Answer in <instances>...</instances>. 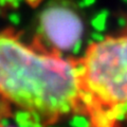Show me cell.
<instances>
[{
	"label": "cell",
	"instance_id": "1",
	"mask_svg": "<svg viewBox=\"0 0 127 127\" xmlns=\"http://www.w3.org/2000/svg\"><path fill=\"white\" fill-rule=\"evenodd\" d=\"M77 57L0 30V122L14 118L30 127H52L76 116Z\"/></svg>",
	"mask_w": 127,
	"mask_h": 127
},
{
	"label": "cell",
	"instance_id": "2",
	"mask_svg": "<svg viewBox=\"0 0 127 127\" xmlns=\"http://www.w3.org/2000/svg\"><path fill=\"white\" fill-rule=\"evenodd\" d=\"M76 116L87 127H123L127 123V34L107 35L77 57Z\"/></svg>",
	"mask_w": 127,
	"mask_h": 127
},
{
	"label": "cell",
	"instance_id": "3",
	"mask_svg": "<svg viewBox=\"0 0 127 127\" xmlns=\"http://www.w3.org/2000/svg\"><path fill=\"white\" fill-rule=\"evenodd\" d=\"M84 35V22L68 3L56 2L41 12L34 39L48 49L65 54L73 50Z\"/></svg>",
	"mask_w": 127,
	"mask_h": 127
},
{
	"label": "cell",
	"instance_id": "4",
	"mask_svg": "<svg viewBox=\"0 0 127 127\" xmlns=\"http://www.w3.org/2000/svg\"><path fill=\"white\" fill-rule=\"evenodd\" d=\"M42 2V0H0V10L5 9L9 6H15L16 4L19 3H23L30 7H37L40 5V3Z\"/></svg>",
	"mask_w": 127,
	"mask_h": 127
},
{
	"label": "cell",
	"instance_id": "5",
	"mask_svg": "<svg viewBox=\"0 0 127 127\" xmlns=\"http://www.w3.org/2000/svg\"><path fill=\"white\" fill-rule=\"evenodd\" d=\"M0 127H19V126H15V125H6V124H4V122H0Z\"/></svg>",
	"mask_w": 127,
	"mask_h": 127
}]
</instances>
